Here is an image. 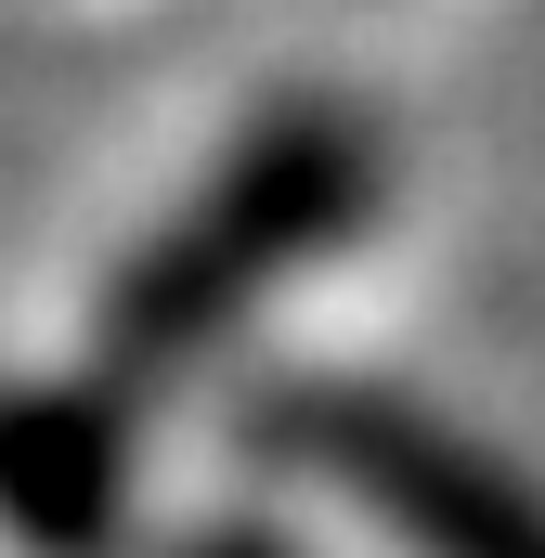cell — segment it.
<instances>
[{"label": "cell", "mask_w": 545, "mask_h": 558, "mask_svg": "<svg viewBox=\"0 0 545 558\" xmlns=\"http://www.w3.org/2000/svg\"><path fill=\"white\" fill-rule=\"evenodd\" d=\"M390 208V131L351 92H286L195 169V195L143 234L92 299V364L131 416H156L182 377L221 364V338L286 299L312 260H338L364 221Z\"/></svg>", "instance_id": "cell-1"}, {"label": "cell", "mask_w": 545, "mask_h": 558, "mask_svg": "<svg viewBox=\"0 0 545 558\" xmlns=\"http://www.w3.org/2000/svg\"><path fill=\"white\" fill-rule=\"evenodd\" d=\"M234 428L272 481L364 507L403 558H533V507H520L507 454L377 377H261L234 403Z\"/></svg>", "instance_id": "cell-2"}, {"label": "cell", "mask_w": 545, "mask_h": 558, "mask_svg": "<svg viewBox=\"0 0 545 558\" xmlns=\"http://www.w3.org/2000/svg\"><path fill=\"white\" fill-rule=\"evenodd\" d=\"M0 533L26 558H131L143 416L105 377H0Z\"/></svg>", "instance_id": "cell-3"}, {"label": "cell", "mask_w": 545, "mask_h": 558, "mask_svg": "<svg viewBox=\"0 0 545 558\" xmlns=\"http://www.w3.org/2000/svg\"><path fill=\"white\" fill-rule=\"evenodd\" d=\"M131 558H312V546L261 507H195V520H143Z\"/></svg>", "instance_id": "cell-4"}]
</instances>
